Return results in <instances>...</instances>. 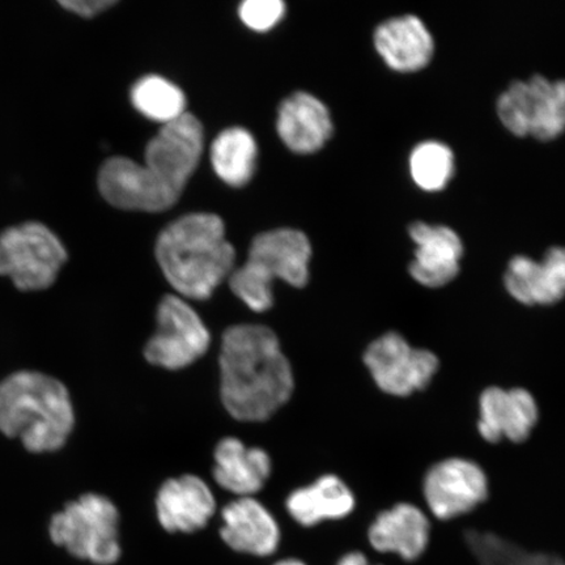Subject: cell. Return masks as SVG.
I'll return each mask as SVG.
<instances>
[{
	"label": "cell",
	"mask_w": 565,
	"mask_h": 565,
	"mask_svg": "<svg viewBox=\"0 0 565 565\" xmlns=\"http://www.w3.org/2000/svg\"><path fill=\"white\" fill-rule=\"evenodd\" d=\"M203 147V127L190 113L162 126L146 148L145 164L127 158L108 162L103 174L106 201L130 211L171 209L200 164Z\"/></svg>",
	"instance_id": "cell-1"
},
{
	"label": "cell",
	"mask_w": 565,
	"mask_h": 565,
	"mask_svg": "<svg viewBox=\"0 0 565 565\" xmlns=\"http://www.w3.org/2000/svg\"><path fill=\"white\" fill-rule=\"evenodd\" d=\"M218 364L223 405L236 420L270 419L292 397L291 363L277 334L263 324H236L225 330Z\"/></svg>",
	"instance_id": "cell-2"
},
{
	"label": "cell",
	"mask_w": 565,
	"mask_h": 565,
	"mask_svg": "<svg viewBox=\"0 0 565 565\" xmlns=\"http://www.w3.org/2000/svg\"><path fill=\"white\" fill-rule=\"evenodd\" d=\"M157 258L177 295L185 300H209L231 277L236 250L225 238L221 217L190 214L160 233Z\"/></svg>",
	"instance_id": "cell-3"
},
{
	"label": "cell",
	"mask_w": 565,
	"mask_h": 565,
	"mask_svg": "<svg viewBox=\"0 0 565 565\" xmlns=\"http://www.w3.org/2000/svg\"><path fill=\"white\" fill-rule=\"evenodd\" d=\"M74 424L73 402L61 381L23 371L0 383V433L32 454L60 450Z\"/></svg>",
	"instance_id": "cell-4"
},
{
	"label": "cell",
	"mask_w": 565,
	"mask_h": 565,
	"mask_svg": "<svg viewBox=\"0 0 565 565\" xmlns=\"http://www.w3.org/2000/svg\"><path fill=\"white\" fill-rule=\"evenodd\" d=\"M310 257L312 246L300 231L260 233L253 239L244 266L231 274L232 292L253 312L264 313L273 307L275 280L296 288L308 285Z\"/></svg>",
	"instance_id": "cell-5"
},
{
	"label": "cell",
	"mask_w": 565,
	"mask_h": 565,
	"mask_svg": "<svg viewBox=\"0 0 565 565\" xmlns=\"http://www.w3.org/2000/svg\"><path fill=\"white\" fill-rule=\"evenodd\" d=\"M119 513L113 501L86 493L53 515L49 534L56 546L77 559L111 565L121 557Z\"/></svg>",
	"instance_id": "cell-6"
},
{
	"label": "cell",
	"mask_w": 565,
	"mask_h": 565,
	"mask_svg": "<svg viewBox=\"0 0 565 565\" xmlns=\"http://www.w3.org/2000/svg\"><path fill=\"white\" fill-rule=\"evenodd\" d=\"M363 363L373 384L387 397L408 398L426 391L440 371L439 355L418 348L395 330L366 345Z\"/></svg>",
	"instance_id": "cell-7"
},
{
	"label": "cell",
	"mask_w": 565,
	"mask_h": 565,
	"mask_svg": "<svg viewBox=\"0 0 565 565\" xmlns=\"http://www.w3.org/2000/svg\"><path fill=\"white\" fill-rule=\"evenodd\" d=\"M497 113L515 137L555 140L565 132V81L551 82L534 75L513 82L499 96Z\"/></svg>",
	"instance_id": "cell-8"
},
{
	"label": "cell",
	"mask_w": 565,
	"mask_h": 565,
	"mask_svg": "<svg viewBox=\"0 0 565 565\" xmlns=\"http://www.w3.org/2000/svg\"><path fill=\"white\" fill-rule=\"evenodd\" d=\"M67 252L44 224L28 222L0 235V275L21 291H41L54 285Z\"/></svg>",
	"instance_id": "cell-9"
},
{
	"label": "cell",
	"mask_w": 565,
	"mask_h": 565,
	"mask_svg": "<svg viewBox=\"0 0 565 565\" xmlns=\"http://www.w3.org/2000/svg\"><path fill=\"white\" fill-rule=\"evenodd\" d=\"M491 484L475 459L451 456L430 465L422 479L427 510L439 521H454L475 512L490 498Z\"/></svg>",
	"instance_id": "cell-10"
},
{
	"label": "cell",
	"mask_w": 565,
	"mask_h": 565,
	"mask_svg": "<svg viewBox=\"0 0 565 565\" xmlns=\"http://www.w3.org/2000/svg\"><path fill=\"white\" fill-rule=\"evenodd\" d=\"M158 329L145 348L148 363L168 371L188 369L210 349L211 333L196 310L179 295L159 303Z\"/></svg>",
	"instance_id": "cell-11"
},
{
	"label": "cell",
	"mask_w": 565,
	"mask_h": 565,
	"mask_svg": "<svg viewBox=\"0 0 565 565\" xmlns=\"http://www.w3.org/2000/svg\"><path fill=\"white\" fill-rule=\"evenodd\" d=\"M477 433L483 441L524 444L541 420V407L526 387L490 385L477 401Z\"/></svg>",
	"instance_id": "cell-12"
},
{
	"label": "cell",
	"mask_w": 565,
	"mask_h": 565,
	"mask_svg": "<svg viewBox=\"0 0 565 565\" xmlns=\"http://www.w3.org/2000/svg\"><path fill=\"white\" fill-rule=\"evenodd\" d=\"M408 236L416 246L408 265V274L414 281L422 287L439 289L458 277L465 249L456 231L447 225L419 221L409 224Z\"/></svg>",
	"instance_id": "cell-13"
},
{
	"label": "cell",
	"mask_w": 565,
	"mask_h": 565,
	"mask_svg": "<svg viewBox=\"0 0 565 565\" xmlns=\"http://www.w3.org/2000/svg\"><path fill=\"white\" fill-rule=\"evenodd\" d=\"M508 295L524 307H553L565 299V246H553L541 260L514 256L503 277Z\"/></svg>",
	"instance_id": "cell-14"
},
{
	"label": "cell",
	"mask_w": 565,
	"mask_h": 565,
	"mask_svg": "<svg viewBox=\"0 0 565 565\" xmlns=\"http://www.w3.org/2000/svg\"><path fill=\"white\" fill-rule=\"evenodd\" d=\"M430 533L428 514L419 505L399 501L374 518L369 527V542L377 553L412 563L426 554Z\"/></svg>",
	"instance_id": "cell-15"
},
{
	"label": "cell",
	"mask_w": 565,
	"mask_h": 565,
	"mask_svg": "<svg viewBox=\"0 0 565 565\" xmlns=\"http://www.w3.org/2000/svg\"><path fill=\"white\" fill-rule=\"evenodd\" d=\"M160 525L169 533H194L209 524L216 512V499L200 477L186 475L168 479L157 498Z\"/></svg>",
	"instance_id": "cell-16"
},
{
	"label": "cell",
	"mask_w": 565,
	"mask_h": 565,
	"mask_svg": "<svg viewBox=\"0 0 565 565\" xmlns=\"http://www.w3.org/2000/svg\"><path fill=\"white\" fill-rule=\"evenodd\" d=\"M374 49L397 73H418L435 55V40L423 20L404 15L383 21L373 33Z\"/></svg>",
	"instance_id": "cell-17"
},
{
	"label": "cell",
	"mask_w": 565,
	"mask_h": 565,
	"mask_svg": "<svg viewBox=\"0 0 565 565\" xmlns=\"http://www.w3.org/2000/svg\"><path fill=\"white\" fill-rule=\"evenodd\" d=\"M222 539L237 553L273 555L280 543V527L267 508L254 498H238L224 507Z\"/></svg>",
	"instance_id": "cell-18"
},
{
	"label": "cell",
	"mask_w": 565,
	"mask_h": 565,
	"mask_svg": "<svg viewBox=\"0 0 565 565\" xmlns=\"http://www.w3.org/2000/svg\"><path fill=\"white\" fill-rule=\"evenodd\" d=\"M277 129L289 150L308 154L328 143L334 125L327 105L306 92H298L281 103Z\"/></svg>",
	"instance_id": "cell-19"
},
{
	"label": "cell",
	"mask_w": 565,
	"mask_h": 565,
	"mask_svg": "<svg viewBox=\"0 0 565 565\" xmlns=\"http://www.w3.org/2000/svg\"><path fill=\"white\" fill-rule=\"evenodd\" d=\"M215 482L238 498H253L271 476L273 461L263 448L246 447L236 437H225L215 448Z\"/></svg>",
	"instance_id": "cell-20"
},
{
	"label": "cell",
	"mask_w": 565,
	"mask_h": 565,
	"mask_svg": "<svg viewBox=\"0 0 565 565\" xmlns=\"http://www.w3.org/2000/svg\"><path fill=\"white\" fill-rule=\"evenodd\" d=\"M286 508L298 524L312 527L323 521L349 518L355 511L356 497L342 478L327 475L291 492Z\"/></svg>",
	"instance_id": "cell-21"
},
{
	"label": "cell",
	"mask_w": 565,
	"mask_h": 565,
	"mask_svg": "<svg viewBox=\"0 0 565 565\" xmlns=\"http://www.w3.org/2000/svg\"><path fill=\"white\" fill-rule=\"evenodd\" d=\"M257 154L256 140L243 127H232L218 134L211 147L215 173L232 188H243L252 180Z\"/></svg>",
	"instance_id": "cell-22"
},
{
	"label": "cell",
	"mask_w": 565,
	"mask_h": 565,
	"mask_svg": "<svg viewBox=\"0 0 565 565\" xmlns=\"http://www.w3.org/2000/svg\"><path fill=\"white\" fill-rule=\"evenodd\" d=\"M131 102L152 121L172 124L186 115V97L173 83L158 75L143 77L131 89Z\"/></svg>",
	"instance_id": "cell-23"
},
{
	"label": "cell",
	"mask_w": 565,
	"mask_h": 565,
	"mask_svg": "<svg viewBox=\"0 0 565 565\" xmlns=\"http://www.w3.org/2000/svg\"><path fill=\"white\" fill-rule=\"evenodd\" d=\"M408 166L416 186L428 193L441 192L454 179L455 153L443 141H422L409 154Z\"/></svg>",
	"instance_id": "cell-24"
},
{
	"label": "cell",
	"mask_w": 565,
	"mask_h": 565,
	"mask_svg": "<svg viewBox=\"0 0 565 565\" xmlns=\"http://www.w3.org/2000/svg\"><path fill=\"white\" fill-rule=\"evenodd\" d=\"M465 540L479 565H556L561 559L555 555L532 553L491 532L469 530Z\"/></svg>",
	"instance_id": "cell-25"
},
{
	"label": "cell",
	"mask_w": 565,
	"mask_h": 565,
	"mask_svg": "<svg viewBox=\"0 0 565 565\" xmlns=\"http://www.w3.org/2000/svg\"><path fill=\"white\" fill-rule=\"evenodd\" d=\"M286 4L280 0H246L239 6L243 23L256 32H267L285 17Z\"/></svg>",
	"instance_id": "cell-26"
},
{
	"label": "cell",
	"mask_w": 565,
	"mask_h": 565,
	"mask_svg": "<svg viewBox=\"0 0 565 565\" xmlns=\"http://www.w3.org/2000/svg\"><path fill=\"white\" fill-rule=\"evenodd\" d=\"M116 3L115 0H65V2L62 0L60 2L67 11L86 19L97 17L98 13L108 10Z\"/></svg>",
	"instance_id": "cell-27"
},
{
	"label": "cell",
	"mask_w": 565,
	"mask_h": 565,
	"mask_svg": "<svg viewBox=\"0 0 565 565\" xmlns=\"http://www.w3.org/2000/svg\"><path fill=\"white\" fill-rule=\"evenodd\" d=\"M337 565H381V564H372L363 553H359V551H353V553L345 554L341 561L338 562Z\"/></svg>",
	"instance_id": "cell-28"
},
{
	"label": "cell",
	"mask_w": 565,
	"mask_h": 565,
	"mask_svg": "<svg viewBox=\"0 0 565 565\" xmlns=\"http://www.w3.org/2000/svg\"><path fill=\"white\" fill-rule=\"evenodd\" d=\"M274 565H307V564L302 563L301 561H298V559H286V561H280L278 563H275Z\"/></svg>",
	"instance_id": "cell-29"
},
{
	"label": "cell",
	"mask_w": 565,
	"mask_h": 565,
	"mask_svg": "<svg viewBox=\"0 0 565 565\" xmlns=\"http://www.w3.org/2000/svg\"><path fill=\"white\" fill-rule=\"evenodd\" d=\"M556 565H565V562L563 559L557 561Z\"/></svg>",
	"instance_id": "cell-30"
}]
</instances>
